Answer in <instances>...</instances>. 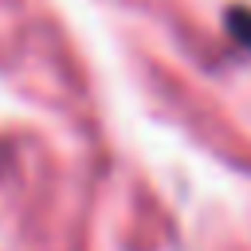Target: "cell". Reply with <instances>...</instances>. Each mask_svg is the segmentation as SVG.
<instances>
[]
</instances>
